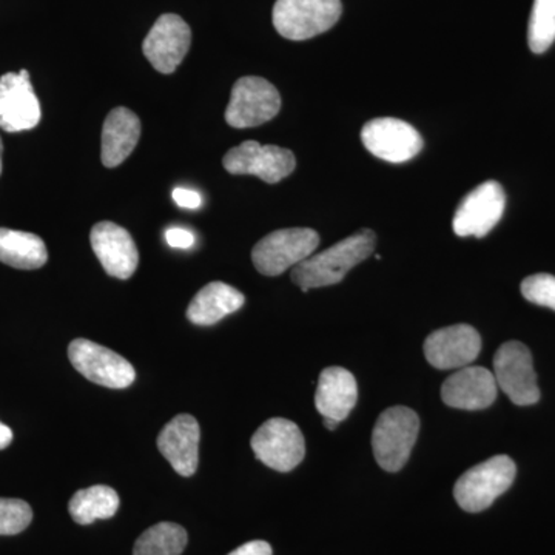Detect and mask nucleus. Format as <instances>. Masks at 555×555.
I'll return each mask as SVG.
<instances>
[{"mask_svg":"<svg viewBox=\"0 0 555 555\" xmlns=\"http://www.w3.org/2000/svg\"><path fill=\"white\" fill-rule=\"evenodd\" d=\"M118 492L109 486L96 485L80 489L69 500V516L78 525H91L96 520H107L118 513Z\"/></svg>","mask_w":555,"mask_h":555,"instance_id":"5701e85b","label":"nucleus"},{"mask_svg":"<svg viewBox=\"0 0 555 555\" xmlns=\"http://www.w3.org/2000/svg\"><path fill=\"white\" fill-rule=\"evenodd\" d=\"M189 537L182 526L163 521L142 532L133 547V555H181Z\"/></svg>","mask_w":555,"mask_h":555,"instance_id":"b1692460","label":"nucleus"},{"mask_svg":"<svg viewBox=\"0 0 555 555\" xmlns=\"http://www.w3.org/2000/svg\"><path fill=\"white\" fill-rule=\"evenodd\" d=\"M49 261L46 243L35 233L0 229V262L21 270L40 269Z\"/></svg>","mask_w":555,"mask_h":555,"instance_id":"4be33fe9","label":"nucleus"},{"mask_svg":"<svg viewBox=\"0 0 555 555\" xmlns=\"http://www.w3.org/2000/svg\"><path fill=\"white\" fill-rule=\"evenodd\" d=\"M361 141L372 155L393 164L415 158L423 149L422 134L411 124L396 118L369 120L361 130Z\"/></svg>","mask_w":555,"mask_h":555,"instance_id":"f8f14e48","label":"nucleus"},{"mask_svg":"<svg viewBox=\"0 0 555 555\" xmlns=\"http://www.w3.org/2000/svg\"><path fill=\"white\" fill-rule=\"evenodd\" d=\"M166 240L170 247L190 248L195 244V235L188 229L171 228L166 232Z\"/></svg>","mask_w":555,"mask_h":555,"instance_id":"cd10ccee","label":"nucleus"},{"mask_svg":"<svg viewBox=\"0 0 555 555\" xmlns=\"http://www.w3.org/2000/svg\"><path fill=\"white\" fill-rule=\"evenodd\" d=\"M555 40V0H534L528 42L532 53H545Z\"/></svg>","mask_w":555,"mask_h":555,"instance_id":"393cba45","label":"nucleus"},{"mask_svg":"<svg viewBox=\"0 0 555 555\" xmlns=\"http://www.w3.org/2000/svg\"><path fill=\"white\" fill-rule=\"evenodd\" d=\"M173 201L178 204L179 207L190 208V210H195V208H199L201 195L195 190L178 188L173 190Z\"/></svg>","mask_w":555,"mask_h":555,"instance_id":"c85d7f7f","label":"nucleus"},{"mask_svg":"<svg viewBox=\"0 0 555 555\" xmlns=\"http://www.w3.org/2000/svg\"><path fill=\"white\" fill-rule=\"evenodd\" d=\"M496 386L517 406H531L540 400V389L532 356L524 343L509 341L500 346L494 357Z\"/></svg>","mask_w":555,"mask_h":555,"instance_id":"1a4fd4ad","label":"nucleus"},{"mask_svg":"<svg viewBox=\"0 0 555 555\" xmlns=\"http://www.w3.org/2000/svg\"><path fill=\"white\" fill-rule=\"evenodd\" d=\"M494 374L486 367L466 366L456 371L441 386V400L449 408L481 411L496 400Z\"/></svg>","mask_w":555,"mask_h":555,"instance_id":"a211bd4d","label":"nucleus"},{"mask_svg":"<svg viewBox=\"0 0 555 555\" xmlns=\"http://www.w3.org/2000/svg\"><path fill=\"white\" fill-rule=\"evenodd\" d=\"M521 295L537 306L555 310V276L537 273L521 283Z\"/></svg>","mask_w":555,"mask_h":555,"instance_id":"bb28decb","label":"nucleus"},{"mask_svg":"<svg viewBox=\"0 0 555 555\" xmlns=\"http://www.w3.org/2000/svg\"><path fill=\"white\" fill-rule=\"evenodd\" d=\"M222 166L230 175H254L268 184H276L295 170L297 159L291 150L246 141L229 150Z\"/></svg>","mask_w":555,"mask_h":555,"instance_id":"9d476101","label":"nucleus"},{"mask_svg":"<svg viewBox=\"0 0 555 555\" xmlns=\"http://www.w3.org/2000/svg\"><path fill=\"white\" fill-rule=\"evenodd\" d=\"M11 441H13V430L9 426L3 425V423H0V451L9 448Z\"/></svg>","mask_w":555,"mask_h":555,"instance_id":"7c9ffc66","label":"nucleus"},{"mask_svg":"<svg viewBox=\"0 0 555 555\" xmlns=\"http://www.w3.org/2000/svg\"><path fill=\"white\" fill-rule=\"evenodd\" d=\"M201 429L198 420L181 414L170 420L158 437V449L182 477H192L198 469Z\"/></svg>","mask_w":555,"mask_h":555,"instance_id":"f3484780","label":"nucleus"},{"mask_svg":"<svg viewBox=\"0 0 555 555\" xmlns=\"http://www.w3.org/2000/svg\"><path fill=\"white\" fill-rule=\"evenodd\" d=\"M341 13V0H276L273 25L283 38L308 40L331 30Z\"/></svg>","mask_w":555,"mask_h":555,"instance_id":"20e7f679","label":"nucleus"},{"mask_svg":"<svg viewBox=\"0 0 555 555\" xmlns=\"http://www.w3.org/2000/svg\"><path fill=\"white\" fill-rule=\"evenodd\" d=\"M40 104L33 90L30 73H5L0 78V129L9 133L33 130L39 126Z\"/></svg>","mask_w":555,"mask_h":555,"instance_id":"4468645a","label":"nucleus"},{"mask_svg":"<svg viewBox=\"0 0 555 555\" xmlns=\"http://www.w3.org/2000/svg\"><path fill=\"white\" fill-rule=\"evenodd\" d=\"M2 152H3V145H2V139H0V173H2Z\"/></svg>","mask_w":555,"mask_h":555,"instance_id":"473e14b6","label":"nucleus"},{"mask_svg":"<svg viewBox=\"0 0 555 555\" xmlns=\"http://www.w3.org/2000/svg\"><path fill=\"white\" fill-rule=\"evenodd\" d=\"M68 358L80 375L108 389H126L137 379V371L130 361L90 339L78 338L69 343Z\"/></svg>","mask_w":555,"mask_h":555,"instance_id":"0eeeda50","label":"nucleus"},{"mask_svg":"<svg viewBox=\"0 0 555 555\" xmlns=\"http://www.w3.org/2000/svg\"><path fill=\"white\" fill-rule=\"evenodd\" d=\"M516 473V463L507 455H495L470 467L454 486L456 503L466 513L488 509L513 486Z\"/></svg>","mask_w":555,"mask_h":555,"instance_id":"f03ea898","label":"nucleus"},{"mask_svg":"<svg viewBox=\"0 0 555 555\" xmlns=\"http://www.w3.org/2000/svg\"><path fill=\"white\" fill-rule=\"evenodd\" d=\"M320 246V235L312 229H283L269 233L251 250V261L259 273L278 276L297 268Z\"/></svg>","mask_w":555,"mask_h":555,"instance_id":"39448f33","label":"nucleus"},{"mask_svg":"<svg viewBox=\"0 0 555 555\" xmlns=\"http://www.w3.org/2000/svg\"><path fill=\"white\" fill-rule=\"evenodd\" d=\"M505 190L496 181H486L467 193L456 207L452 228L456 236L483 238L505 214Z\"/></svg>","mask_w":555,"mask_h":555,"instance_id":"9b49d317","label":"nucleus"},{"mask_svg":"<svg viewBox=\"0 0 555 555\" xmlns=\"http://www.w3.org/2000/svg\"><path fill=\"white\" fill-rule=\"evenodd\" d=\"M250 444L259 462L278 473H291L306 455L301 429L286 418L268 420L254 434Z\"/></svg>","mask_w":555,"mask_h":555,"instance_id":"6e6552de","label":"nucleus"},{"mask_svg":"<svg viewBox=\"0 0 555 555\" xmlns=\"http://www.w3.org/2000/svg\"><path fill=\"white\" fill-rule=\"evenodd\" d=\"M375 243H377V238L372 230H360L349 238L328 247L327 250L310 255L301 264L292 270V281L302 292L334 286L345 280L350 270L374 254Z\"/></svg>","mask_w":555,"mask_h":555,"instance_id":"f257e3e1","label":"nucleus"},{"mask_svg":"<svg viewBox=\"0 0 555 555\" xmlns=\"http://www.w3.org/2000/svg\"><path fill=\"white\" fill-rule=\"evenodd\" d=\"M31 506L20 499H0V535H16L30 526Z\"/></svg>","mask_w":555,"mask_h":555,"instance_id":"a878e982","label":"nucleus"},{"mask_svg":"<svg viewBox=\"0 0 555 555\" xmlns=\"http://www.w3.org/2000/svg\"><path fill=\"white\" fill-rule=\"evenodd\" d=\"M141 138V120L131 109L126 107L113 108L105 118L102 129V164L108 169L120 166Z\"/></svg>","mask_w":555,"mask_h":555,"instance_id":"aec40b11","label":"nucleus"},{"mask_svg":"<svg viewBox=\"0 0 555 555\" xmlns=\"http://www.w3.org/2000/svg\"><path fill=\"white\" fill-rule=\"evenodd\" d=\"M358 400L357 379L343 367H327L321 372L315 393L317 411L323 418L341 423L356 408Z\"/></svg>","mask_w":555,"mask_h":555,"instance_id":"6ab92c4d","label":"nucleus"},{"mask_svg":"<svg viewBox=\"0 0 555 555\" xmlns=\"http://www.w3.org/2000/svg\"><path fill=\"white\" fill-rule=\"evenodd\" d=\"M420 433V418L412 409L393 406L378 416L372 449L379 467L398 473L406 465Z\"/></svg>","mask_w":555,"mask_h":555,"instance_id":"7ed1b4c3","label":"nucleus"},{"mask_svg":"<svg viewBox=\"0 0 555 555\" xmlns=\"http://www.w3.org/2000/svg\"><path fill=\"white\" fill-rule=\"evenodd\" d=\"M246 302V297L238 288L214 281L201 288L195 298L189 305L188 318L190 323L196 326H214L219 323L222 318L238 312Z\"/></svg>","mask_w":555,"mask_h":555,"instance_id":"412c9836","label":"nucleus"},{"mask_svg":"<svg viewBox=\"0 0 555 555\" xmlns=\"http://www.w3.org/2000/svg\"><path fill=\"white\" fill-rule=\"evenodd\" d=\"M480 350V334L469 324L438 328L425 341L426 360L440 371L469 366Z\"/></svg>","mask_w":555,"mask_h":555,"instance_id":"2eb2a0df","label":"nucleus"},{"mask_svg":"<svg viewBox=\"0 0 555 555\" xmlns=\"http://www.w3.org/2000/svg\"><path fill=\"white\" fill-rule=\"evenodd\" d=\"M281 109L280 91L269 80L246 76L233 86L225 122L233 129H250L275 118Z\"/></svg>","mask_w":555,"mask_h":555,"instance_id":"423d86ee","label":"nucleus"},{"mask_svg":"<svg viewBox=\"0 0 555 555\" xmlns=\"http://www.w3.org/2000/svg\"><path fill=\"white\" fill-rule=\"evenodd\" d=\"M323 423H324V427H326V429H328V430H335V429H337V427L339 425L337 420H331V418H324Z\"/></svg>","mask_w":555,"mask_h":555,"instance_id":"2f4dec72","label":"nucleus"},{"mask_svg":"<svg viewBox=\"0 0 555 555\" xmlns=\"http://www.w3.org/2000/svg\"><path fill=\"white\" fill-rule=\"evenodd\" d=\"M90 243L107 275L129 280L137 272L138 247L126 229L115 222H98L91 229Z\"/></svg>","mask_w":555,"mask_h":555,"instance_id":"dca6fc26","label":"nucleus"},{"mask_svg":"<svg viewBox=\"0 0 555 555\" xmlns=\"http://www.w3.org/2000/svg\"><path fill=\"white\" fill-rule=\"evenodd\" d=\"M229 555H272V546L262 540H254V542L244 543L236 547L233 553Z\"/></svg>","mask_w":555,"mask_h":555,"instance_id":"c756f323","label":"nucleus"},{"mask_svg":"<svg viewBox=\"0 0 555 555\" xmlns=\"http://www.w3.org/2000/svg\"><path fill=\"white\" fill-rule=\"evenodd\" d=\"M192 30L178 14H163L149 31L142 51L156 72L171 75L188 56Z\"/></svg>","mask_w":555,"mask_h":555,"instance_id":"ddd939ff","label":"nucleus"}]
</instances>
